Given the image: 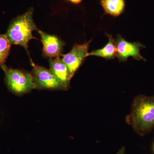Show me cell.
<instances>
[{
  "instance_id": "cell-3",
  "label": "cell",
  "mask_w": 154,
  "mask_h": 154,
  "mask_svg": "<svg viewBox=\"0 0 154 154\" xmlns=\"http://www.w3.org/2000/svg\"><path fill=\"white\" fill-rule=\"evenodd\" d=\"M5 75L6 87L12 94L21 96L36 89L31 73L11 68L5 65L1 67Z\"/></svg>"
},
{
  "instance_id": "cell-9",
  "label": "cell",
  "mask_w": 154,
  "mask_h": 154,
  "mask_svg": "<svg viewBox=\"0 0 154 154\" xmlns=\"http://www.w3.org/2000/svg\"><path fill=\"white\" fill-rule=\"evenodd\" d=\"M100 5L106 14L118 17L124 12L125 0H100Z\"/></svg>"
},
{
  "instance_id": "cell-2",
  "label": "cell",
  "mask_w": 154,
  "mask_h": 154,
  "mask_svg": "<svg viewBox=\"0 0 154 154\" xmlns=\"http://www.w3.org/2000/svg\"><path fill=\"white\" fill-rule=\"evenodd\" d=\"M33 8L28 9L25 14L14 18L10 23L6 35L11 44L24 48L28 53V42L36 39L33 36V31L38 30L33 19Z\"/></svg>"
},
{
  "instance_id": "cell-7",
  "label": "cell",
  "mask_w": 154,
  "mask_h": 154,
  "mask_svg": "<svg viewBox=\"0 0 154 154\" xmlns=\"http://www.w3.org/2000/svg\"><path fill=\"white\" fill-rule=\"evenodd\" d=\"M43 45V55L45 57L54 58L60 57L65 43L58 36L50 35L38 30Z\"/></svg>"
},
{
  "instance_id": "cell-11",
  "label": "cell",
  "mask_w": 154,
  "mask_h": 154,
  "mask_svg": "<svg viewBox=\"0 0 154 154\" xmlns=\"http://www.w3.org/2000/svg\"><path fill=\"white\" fill-rule=\"evenodd\" d=\"M12 45L5 34H0V68L5 65Z\"/></svg>"
},
{
  "instance_id": "cell-5",
  "label": "cell",
  "mask_w": 154,
  "mask_h": 154,
  "mask_svg": "<svg viewBox=\"0 0 154 154\" xmlns=\"http://www.w3.org/2000/svg\"><path fill=\"white\" fill-rule=\"evenodd\" d=\"M91 42V40L83 44H75L69 52L62 55V60L67 67L71 79L88 57V48Z\"/></svg>"
},
{
  "instance_id": "cell-14",
  "label": "cell",
  "mask_w": 154,
  "mask_h": 154,
  "mask_svg": "<svg viewBox=\"0 0 154 154\" xmlns=\"http://www.w3.org/2000/svg\"><path fill=\"white\" fill-rule=\"evenodd\" d=\"M153 149H154V146H153Z\"/></svg>"
},
{
  "instance_id": "cell-10",
  "label": "cell",
  "mask_w": 154,
  "mask_h": 154,
  "mask_svg": "<svg viewBox=\"0 0 154 154\" xmlns=\"http://www.w3.org/2000/svg\"><path fill=\"white\" fill-rule=\"evenodd\" d=\"M109 38L108 43L101 49L93 51L91 53H88L89 56H96L106 59H114L117 55V48L115 40L111 35L107 34Z\"/></svg>"
},
{
  "instance_id": "cell-13",
  "label": "cell",
  "mask_w": 154,
  "mask_h": 154,
  "mask_svg": "<svg viewBox=\"0 0 154 154\" xmlns=\"http://www.w3.org/2000/svg\"><path fill=\"white\" fill-rule=\"evenodd\" d=\"M116 154H125V148L124 147H122Z\"/></svg>"
},
{
  "instance_id": "cell-6",
  "label": "cell",
  "mask_w": 154,
  "mask_h": 154,
  "mask_svg": "<svg viewBox=\"0 0 154 154\" xmlns=\"http://www.w3.org/2000/svg\"><path fill=\"white\" fill-rule=\"evenodd\" d=\"M116 43L117 48L116 57L119 61H125L129 57H132L137 60L146 61L140 52V49L145 48L146 46L140 42H129L122 38L121 35L118 34Z\"/></svg>"
},
{
  "instance_id": "cell-8",
  "label": "cell",
  "mask_w": 154,
  "mask_h": 154,
  "mask_svg": "<svg viewBox=\"0 0 154 154\" xmlns=\"http://www.w3.org/2000/svg\"><path fill=\"white\" fill-rule=\"evenodd\" d=\"M50 70L66 88L68 89L71 79L66 65L60 57L50 58Z\"/></svg>"
},
{
  "instance_id": "cell-12",
  "label": "cell",
  "mask_w": 154,
  "mask_h": 154,
  "mask_svg": "<svg viewBox=\"0 0 154 154\" xmlns=\"http://www.w3.org/2000/svg\"><path fill=\"white\" fill-rule=\"evenodd\" d=\"M67 1H69L70 2L72 3L74 5H79L82 2L83 0H67Z\"/></svg>"
},
{
  "instance_id": "cell-1",
  "label": "cell",
  "mask_w": 154,
  "mask_h": 154,
  "mask_svg": "<svg viewBox=\"0 0 154 154\" xmlns=\"http://www.w3.org/2000/svg\"><path fill=\"white\" fill-rule=\"evenodd\" d=\"M125 120L140 135L150 132L154 128V96L140 95L135 97Z\"/></svg>"
},
{
  "instance_id": "cell-4",
  "label": "cell",
  "mask_w": 154,
  "mask_h": 154,
  "mask_svg": "<svg viewBox=\"0 0 154 154\" xmlns=\"http://www.w3.org/2000/svg\"><path fill=\"white\" fill-rule=\"evenodd\" d=\"M31 63L33 67L31 73L36 89L63 91L68 90L60 82L50 70L35 64L32 60Z\"/></svg>"
}]
</instances>
